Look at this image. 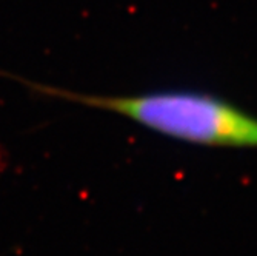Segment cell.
Wrapping results in <instances>:
<instances>
[{"label": "cell", "mask_w": 257, "mask_h": 256, "mask_svg": "<svg viewBox=\"0 0 257 256\" xmlns=\"http://www.w3.org/2000/svg\"><path fill=\"white\" fill-rule=\"evenodd\" d=\"M37 95L111 111L157 134L193 145L257 148V116L226 99L191 90L130 96L85 95L0 71Z\"/></svg>", "instance_id": "6da1fadb"}]
</instances>
